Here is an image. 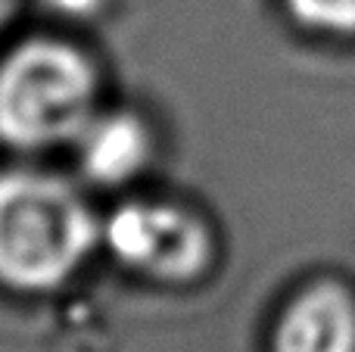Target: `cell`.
Wrapping results in <instances>:
<instances>
[{
	"mask_svg": "<svg viewBox=\"0 0 355 352\" xmlns=\"http://www.w3.org/2000/svg\"><path fill=\"white\" fill-rule=\"evenodd\" d=\"M97 240L87 203L72 184L44 172L0 175V281L47 290L81 265Z\"/></svg>",
	"mask_w": 355,
	"mask_h": 352,
	"instance_id": "6da1fadb",
	"label": "cell"
},
{
	"mask_svg": "<svg viewBox=\"0 0 355 352\" xmlns=\"http://www.w3.org/2000/svg\"><path fill=\"white\" fill-rule=\"evenodd\" d=\"M53 6H60V10H66V12H72V16H78V12H87L97 0H50Z\"/></svg>",
	"mask_w": 355,
	"mask_h": 352,
	"instance_id": "52a82bcc",
	"label": "cell"
},
{
	"mask_svg": "<svg viewBox=\"0 0 355 352\" xmlns=\"http://www.w3.org/2000/svg\"><path fill=\"white\" fill-rule=\"evenodd\" d=\"M275 352H355V303L337 284L296 297L275 331Z\"/></svg>",
	"mask_w": 355,
	"mask_h": 352,
	"instance_id": "277c9868",
	"label": "cell"
},
{
	"mask_svg": "<svg viewBox=\"0 0 355 352\" xmlns=\"http://www.w3.org/2000/svg\"><path fill=\"white\" fill-rule=\"evenodd\" d=\"M302 25L334 35H355V0H287Z\"/></svg>",
	"mask_w": 355,
	"mask_h": 352,
	"instance_id": "8992f818",
	"label": "cell"
},
{
	"mask_svg": "<svg viewBox=\"0 0 355 352\" xmlns=\"http://www.w3.org/2000/svg\"><path fill=\"white\" fill-rule=\"evenodd\" d=\"M94 72L72 47L31 41L0 62V141L19 150L69 143L94 118Z\"/></svg>",
	"mask_w": 355,
	"mask_h": 352,
	"instance_id": "7a4b0ae2",
	"label": "cell"
},
{
	"mask_svg": "<svg viewBox=\"0 0 355 352\" xmlns=\"http://www.w3.org/2000/svg\"><path fill=\"white\" fill-rule=\"evenodd\" d=\"M81 156V168L97 184H122L141 172L147 159V131L135 116H106L91 118L87 128L75 137Z\"/></svg>",
	"mask_w": 355,
	"mask_h": 352,
	"instance_id": "5b68a950",
	"label": "cell"
},
{
	"mask_svg": "<svg viewBox=\"0 0 355 352\" xmlns=\"http://www.w3.org/2000/svg\"><path fill=\"white\" fill-rule=\"evenodd\" d=\"M106 243L128 268L172 284L196 278L209 259L202 225L172 206H119L106 222Z\"/></svg>",
	"mask_w": 355,
	"mask_h": 352,
	"instance_id": "3957f363",
	"label": "cell"
},
{
	"mask_svg": "<svg viewBox=\"0 0 355 352\" xmlns=\"http://www.w3.org/2000/svg\"><path fill=\"white\" fill-rule=\"evenodd\" d=\"M3 16H6V0H0V22H3Z\"/></svg>",
	"mask_w": 355,
	"mask_h": 352,
	"instance_id": "ba28073f",
	"label": "cell"
}]
</instances>
